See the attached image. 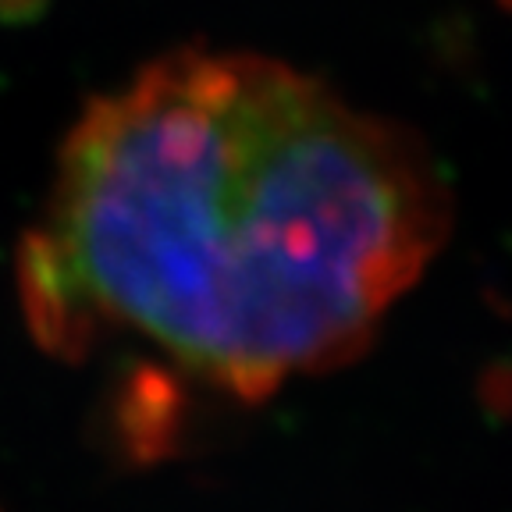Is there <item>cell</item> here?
I'll list each match as a JSON object with an SVG mask.
<instances>
[{
    "label": "cell",
    "mask_w": 512,
    "mask_h": 512,
    "mask_svg": "<svg viewBox=\"0 0 512 512\" xmlns=\"http://www.w3.org/2000/svg\"><path fill=\"white\" fill-rule=\"evenodd\" d=\"M448 228L413 128L271 57L189 47L89 100L18 288L57 356L143 342L256 402L356 360Z\"/></svg>",
    "instance_id": "obj_1"
}]
</instances>
